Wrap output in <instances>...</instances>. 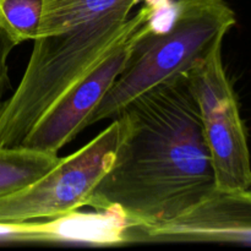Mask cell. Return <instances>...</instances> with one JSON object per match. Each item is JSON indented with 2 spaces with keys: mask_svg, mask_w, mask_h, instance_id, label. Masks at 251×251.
<instances>
[{
  "mask_svg": "<svg viewBox=\"0 0 251 251\" xmlns=\"http://www.w3.org/2000/svg\"><path fill=\"white\" fill-rule=\"evenodd\" d=\"M117 118L123 124L119 145L87 206L119 213L130 226H156L217 190L188 76L141 93Z\"/></svg>",
  "mask_w": 251,
  "mask_h": 251,
  "instance_id": "obj_1",
  "label": "cell"
},
{
  "mask_svg": "<svg viewBox=\"0 0 251 251\" xmlns=\"http://www.w3.org/2000/svg\"><path fill=\"white\" fill-rule=\"evenodd\" d=\"M141 0H43L26 70L0 103V147L21 146L39 118L129 28Z\"/></svg>",
  "mask_w": 251,
  "mask_h": 251,
  "instance_id": "obj_2",
  "label": "cell"
},
{
  "mask_svg": "<svg viewBox=\"0 0 251 251\" xmlns=\"http://www.w3.org/2000/svg\"><path fill=\"white\" fill-rule=\"evenodd\" d=\"M237 24L225 0H174L171 20L135 44L131 58L100 103L87 126L114 119L123 108L158 83L186 75L216 49Z\"/></svg>",
  "mask_w": 251,
  "mask_h": 251,
  "instance_id": "obj_3",
  "label": "cell"
},
{
  "mask_svg": "<svg viewBox=\"0 0 251 251\" xmlns=\"http://www.w3.org/2000/svg\"><path fill=\"white\" fill-rule=\"evenodd\" d=\"M141 2L122 38L39 118L21 146L56 154L87 127V120L131 58L135 44L171 20L174 0Z\"/></svg>",
  "mask_w": 251,
  "mask_h": 251,
  "instance_id": "obj_4",
  "label": "cell"
},
{
  "mask_svg": "<svg viewBox=\"0 0 251 251\" xmlns=\"http://www.w3.org/2000/svg\"><path fill=\"white\" fill-rule=\"evenodd\" d=\"M119 118L88 144L20 191L0 199V223L50 220L78 211L109 169L122 136Z\"/></svg>",
  "mask_w": 251,
  "mask_h": 251,
  "instance_id": "obj_5",
  "label": "cell"
},
{
  "mask_svg": "<svg viewBox=\"0 0 251 251\" xmlns=\"http://www.w3.org/2000/svg\"><path fill=\"white\" fill-rule=\"evenodd\" d=\"M186 76L199 105L217 190H248L251 188V162L247 130L223 66L222 48L194 66Z\"/></svg>",
  "mask_w": 251,
  "mask_h": 251,
  "instance_id": "obj_6",
  "label": "cell"
},
{
  "mask_svg": "<svg viewBox=\"0 0 251 251\" xmlns=\"http://www.w3.org/2000/svg\"><path fill=\"white\" fill-rule=\"evenodd\" d=\"M130 243H220L251 245V190H216L167 223L129 226Z\"/></svg>",
  "mask_w": 251,
  "mask_h": 251,
  "instance_id": "obj_7",
  "label": "cell"
},
{
  "mask_svg": "<svg viewBox=\"0 0 251 251\" xmlns=\"http://www.w3.org/2000/svg\"><path fill=\"white\" fill-rule=\"evenodd\" d=\"M58 162L55 153L26 146L0 147V199L31 185Z\"/></svg>",
  "mask_w": 251,
  "mask_h": 251,
  "instance_id": "obj_8",
  "label": "cell"
},
{
  "mask_svg": "<svg viewBox=\"0 0 251 251\" xmlns=\"http://www.w3.org/2000/svg\"><path fill=\"white\" fill-rule=\"evenodd\" d=\"M42 10L43 0H0V28L15 46L34 39Z\"/></svg>",
  "mask_w": 251,
  "mask_h": 251,
  "instance_id": "obj_9",
  "label": "cell"
},
{
  "mask_svg": "<svg viewBox=\"0 0 251 251\" xmlns=\"http://www.w3.org/2000/svg\"><path fill=\"white\" fill-rule=\"evenodd\" d=\"M15 47L16 46H15L14 42L0 28V103L2 102V97H4L7 88L10 87L7 59H9L10 53Z\"/></svg>",
  "mask_w": 251,
  "mask_h": 251,
  "instance_id": "obj_10",
  "label": "cell"
}]
</instances>
